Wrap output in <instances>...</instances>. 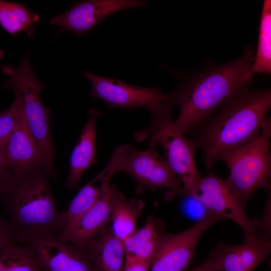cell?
<instances>
[{"label":"cell","mask_w":271,"mask_h":271,"mask_svg":"<svg viewBox=\"0 0 271 271\" xmlns=\"http://www.w3.org/2000/svg\"><path fill=\"white\" fill-rule=\"evenodd\" d=\"M254 55L248 46L226 63L208 61L188 72L172 71L179 84L173 91L164 94L163 99L180 109L174 121L176 128L183 134L194 130L231 97L250 87Z\"/></svg>","instance_id":"cell-1"},{"label":"cell","mask_w":271,"mask_h":271,"mask_svg":"<svg viewBox=\"0 0 271 271\" xmlns=\"http://www.w3.org/2000/svg\"><path fill=\"white\" fill-rule=\"evenodd\" d=\"M271 108L269 88H244L225 101L193 130L191 139L203 151L208 170L225 152L242 147L260 133Z\"/></svg>","instance_id":"cell-2"},{"label":"cell","mask_w":271,"mask_h":271,"mask_svg":"<svg viewBox=\"0 0 271 271\" xmlns=\"http://www.w3.org/2000/svg\"><path fill=\"white\" fill-rule=\"evenodd\" d=\"M43 170L24 173L8 171L0 180L8 222L17 241L28 245L57 236L60 212Z\"/></svg>","instance_id":"cell-3"},{"label":"cell","mask_w":271,"mask_h":271,"mask_svg":"<svg viewBox=\"0 0 271 271\" xmlns=\"http://www.w3.org/2000/svg\"><path fill=\"white\" fill-rule=\"evenodd\" d=\"M2 72L8 76L3 84L6 89H12L18 102L24 119L42 154L45 171L54 175V150L52 145L50 125V109L44 106L40 94L44 86L35 74L30 61V55L21 61L17 67L4 66Z\"/></svg>","instance_id":"cell-4"},{"label":"cell","mask_w":271,"mask_h":271,"mask_svg":"<svg viewBox=\"0 0 271 271\" xmlns=\"http://www.w3.org/2000/svg\"><path fill=\"white\" fill-rule=\"evenodd\" d=\"M173 105L162 100L149 111L152 123L145 133L136 136L137 139L150 138V148L160 145L163 148L164 157L170 169L181 181L188 195L192 196L201 174L197 170L195 155L197 148L191 139L175 127L171 118Z\"/></svg>","instance_id":"cell-5"},{"label":"cell","mask_w":271,"mask_h":271,"mask_svg":"<svg viewBox=\"0 0 271 271\" xmlns=\"http://www.w3.org/2000/svg\"><path fill=\"white\" fill-rule=\"evenodd\" d=\"M119 171L127 173L136 180L139 192L147 188L165 189L172 196L187 195L165 158L152 148L141 151L130 144L117 147L106 167L92 180L109 184L112 176Z\"/></svg>","instance_id":"cell-6"},{"label":"cell","mask_w":271,"mask_h":271,"mask_svg":"<svg viewBox=\"0 0 271 271\" xmlns=\"http://www.w3.org/2000/svg\"><path fill=\"white\" fill-rule=\"evenodd\" d=\"M271 119L264 121L259 135L239 148L223 152L218 161L224 162L229 174L227 179L239 194L245 207L258 188L268 186L271 173L269 141Z\"/></svg>","instance_id":"cell-7"},{"label":"cell","mask_w":271,"mask_h":271,"mask_svg":"<svg viewBox=\"0 0 271 271\" xmlns=\"http://www.w3.org/2000/svg\"><path fill=\"white\" fill-rule=\"evenodd\" d=\"M208 171L200 179L192 197L209 213L235 222L242 229L245 237L260 229L263 223L247 217L239 194L228 180L217 177L211 170Z\"/></svg>","instance_id":"cell-8"},{"label":"cell","mask_w":271,"mask_h":271,"mask_svg":"<svg viewBox=\"0 0 271 271\" xmlns=\"http://www.w3.org/2000/svg\"><path fill=\"white\" fill-rule=\"evenodd\" d=\"M220 219L208 213L191 227L179 233H167L164 227L150 271H184L192 261L201 236Z\"/></svg>","instance_id":"cell-9"},{"label":"cell","mask_w":271,"mask_h":271,"mask_svg":"<svg viewBox=\"0 0 271 271\" xmlns=\"http://www.w3.org/2000/svg\"><path fill=\"white\" fill-rule=\"evenodd\" d=\"M83 76L90 82L92 96L104 101L109 108L130 109L144 107L149 110L160 102V88H147L125 83L86 71Z\"/></svg>","instance_id":"cell-10"},{"label":"cell","mask_w":271,"mask_h":271,"mask_svg":"<svg viewBox=\"0 0 271 271\" xmlns=\"http://www.w3.org/2000/svg\"><path fill=\"white\" fill-rule=\"evenodd\" d=\"M146 4L143 0L84 1L74 3L66 12L51 19L49 23L80 36L114 13Z\"/></svg>","instance_id":"cell-11"},{"label":"cell","mask_w":271,"mask_h":271,"mask_svg":"<svg viewBox=\"0 0 271 271\" xmlns=\"http://www.w3.org/2000/svg\"><path fill=\"white\" fill-rule=\"evenodd\" d=\"M269 229L260 228L240 244H218L213 250L219 271H254L270 254Z\"/></svg>","instance_id":"cell-12"},{"label":"cell","mask_w":271,"mask_h":271,"mask_svg":"<svg viewBox=\"0 0 271 271\" xmlns=\"http://www.w3.org/2000/svg\"><path fill=\"white\" fill-rule=\"evenodd\" d=\"M114 187V185H110L107 187L90 210L74 224L60 232L58 238L82 251L107 228L111 220Z\"/></svg>","instance_id":"cell-13"},{"label":"cell","mask_w":271,"mask_h":271,"mask_svg":"<svg viewBox=\"0 0 271 271\" xmlns=\"http://www.w3.org/2000/svg\"><path fill=\"white\" fill-rule=\"evenodd\" d=\"M27 245L37 254L46 271H96L83 252L57 236L41 238Z\"/></svg>","instance_id":"cell-14"},{"label":"cell","mask_w":271,"mask_h":271,"mask_svg":"<svg viewBox=\"0 0 271 271\" xmlns=\"http://www.w3.org/2000/svg\"><path fill=\"white\" fill-rule=\"evenodd\" d=\"M3 151L9 171L15 173L38 170L45 171L40 150L26 123L24 116L9 138Z\"/></svg>","instance_id":"cell-15"},{"label":"cell","mask_w":271,"mask_h":271,"mask_svg":"<svg viewBox=\"0 0 271 271\" xmlns=\"http://www.w3.org/2000/svg\"><path fill=\"white\" fill-rule=\"evenodd\" d=\"M99 111L94 108L89 110L88 120L70 159L69 171L66 182L69 190L75 188L85 172L96 163V121Z\"/></svg>","instance_id":"cell-16"},{"label":"cell","mask_w":271,"mask_h":271,"mask_svg":"<svg viewBox=\"0 0 271 271\" xmlns=\"http://www.w3.org/2000/svg\"><path fill=\"white\" fill-rule=\"evenodd\" d=\"M96 271H123L125 251L123 243L107 228L82 251Z\"/></svg>","instance_id":"cell-17"},{"label":"cell","mask_w":271,"mask_h":271,"mask_svg":"<svg viewBox=\"0 0 271 271\" xmlns=\"http://www.w3.org/2000/svg\"><path fill=\"white\" fill-rule=\"evenodd\" d=\"M112 227L114 235L123 243L136 230L144 203L140 199H127L114 185L112 195Z\"/></svg>","instance_id":"cell-18"},{"label":"cell","mask_w":271,"mask_h":271,"mask_svg":"<svg viewBox=\"0 0 271 271\" xmlns=\"http://www.w3.org/2000/svg\"><path fill=\"white\" fill-rule=\"evenodd\" d=\"M163 224L153 216L123 242L125 255L150 264L157 249Z\"/></svg>","instance_id":"cell-19"},{"label":"cell","mask_w":271,"mask_h":271,"mask_svg":"<svg viewBox=\"0 0 271 271\" xmlns=\"http://www.w3.org/2000/svg\"><path fill=\"white\" fill-rule=\"evenodd\" d=\"M39 19L38 14L23 4L0 0V25L11 35L24 32L32 39Z\"/></svg>","instance_id":"cell-20"},{"label":"cell","mask_w":271,"mask_h":271,"mask_svg":"<svg viewBox=\"0 0 271 271\" xmlns=\"http://www.w3.org/2000/svg\"><path fill=\"white\" fill-rule=\"evenodd\" d=\"M93 184L91 181L82 187L68 208L64 212H60L58 234L74 224L90 210L110 185L100 184L99 187H96Z\"/></svg>","instance_id":"cell-21"},{"label":"cell","mask_w":271,"mask_h":271,"mask_svg":"<svg viewBox=\"0 0 271 271\" xmlns=\"http://www.w3.org/2000/svg\"><path fill=\"white\" fill-rule=\"evenodd\" d=\"M253 73L271 74V1L263 3L258 44L252 65Z\"/></svg>","instance_id":"cell-22"},{"label":"cell","mask_w":271,"mask_h":271,"mask_svg":"<svg viewBox=\"0 0 271 271\" xmlns=\"http://www.w3.org/2000/svg\"><path fill=\"white\" fill-rule=\"evenodd\" d=\"M0 271H46L28 245L16 243L0 251Z\"/></svg>","instance_id":"cell-23"},{"label":"cell","mask_w":271,"mask_h":271,"mask_svg":"<svg viewBox=\"0 0 271 271\" xmlns=\"http://www.w3.org/2000/svg\"><path fill=\"white\" fill-rule=\"evenodd\" d=\"M23 117L21 107L15 99L8 109L0 112V149L2 151Z\"/></svg>","instance_id":"cell-24"},{"label":"cell","mask_w":271,"mask_h":271,"mask_svg":"<svg viewBox=\"0 0 271 271\" xmlns=\"http://www.w3.org/2000/svg\"><path fill=\"white\" fill-rule=\"evenodd\" d=\"M16 243H19L13 234L8 221L0 217V251Z\"/></svg>","instance_id":"cell-25"},{"label":"cell","mask_w":271,"mask_h":271,"mask_svg":"<svg viewBox=\"0 0 271 271\" xmlns=\"http://www.w3.org/2000/svg\"><path fill=\"white\" fill-rule=\"evenodd\" d=\"M123 271H150V264L125 255Z\"/></svg>","instance_id":"cell-26"},{"label":"cell","mask_w":271,"mask_h":271,"mask_svg":"<svg viewBox=\"0 0 271 271\" xmlns=\"http://www.w3.org/2000/svg\"><path fill=\"white\" fill-rule=\"evenodd\" d=\"M190 271H219L216 259L213 252L211 251L204 262Z\"/></svg>","instance_id":"cell-27"},{"label":"cell","mask_w":271,"mask_h":271,"mask_svg":"<svg viewBox=\"0 0 271 271\" xmlns=\"http://www.w3.org/2000/svg\"><path fill=\"white\" fill-rule=\"evenodd\" d=\"M8 172L6 158L3 151L0 149V180Z\"/></svg>","instance_id":"cell-28"},{"label":"cell","mask_w":271,"mask_h":271,"mask_svg":"<svg viewBox=\"0 0 271 271\" xmlns=\"http://www.w3.org/2000/svg\"><path fill=\"white\" fill-rule=\"evenodd\" d=\"M4 55V51L0 48V59H2Z\"/></svg>","instance_id":"cell-29"}]
</instances>
